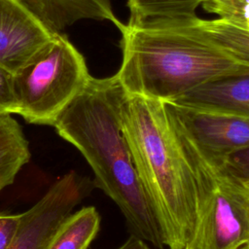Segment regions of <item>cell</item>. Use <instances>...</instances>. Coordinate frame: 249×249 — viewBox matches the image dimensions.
<instances>
[{
	"label": "cell",
	"mask_w": 249,
	"mask_h": 249,
	"mask_svg": "<svg viewBox=\"0 0 249 249\" xmlns=\"http://www.w3.org/2000/svg\"><path fill=\"white\" fill-rule=\"evenodd\" d=\"M53 35L22 0H0V65L15 73Z\"/></svg>",
	"instance_id": "cell-8"
},
{
	"label": "cell",
	"mask_w": 249,
	"mask_h": 249,
	"mask_svg": "<svg viewBox=\"0 0 249 249\" xmlns=\"http://www.w3.org/2000/svg\"><path fill=\"white\" fill-rule=\"evenodd\" d=\"M178 133L194 171L198 201L196 231L189 247L249 249V201L244 189L214 158Z\"/></svg>",
	"instance_id": "cell-5"
},
{
	"label": "cell",
	"mask_w": 249,
	"mask_h": 249,
	"mask_svg": "<svg viewBox=\"0 0 249 249\" xmlns=\"http://www.w3.org/2000/svg\"><path fill=\"white\" fill-rule=\"evenodd\" d=\"M90 182L70 171L54 182L28 210L8 249H47L60 224L90 189Z\"/></svg>",
	"instance_id": "cell-6"
},
{
	"label": "cell",
	"mask_w": 249,
	"mask_h": 249,
	"mask_svg": "<svg viewBox=\"0 0 249 249\" xmlns=\"http://www.w3.org/2000/svg\"><path fill=\"white\" fill-rule=\"evenodd\" d=\"M13 89V73L0 65V114H17Z\"/></svg>",
	"instance_id": "cell-17"
},
{
	"label": "cell",
	"mask_w": 249,
	"mask_h": 249,
	"mask_svg": "<svg viewBox=\"0 0 249 249\" xmlns=\"http://www.w3.org/2000/svg\"><path fill=\"white\" fill-rule=\"evenodd\" d=\"M86 60L61 32L13 74L17 114L27 123L53 125L89 77Z\"/></svg>",
	"instance_id": "cell-4"
},
{
	"label": "cell",
	"mask_w": 249,
	"mask_h": 249,
	"mask_svg": "<svg viewBox=\"0 0 249 249\" xmlns=\"http://www.w3.org/2000/svg\"><path fill=\"white\" fill-rule=\"evenodd\" d=\"M29 143L11 114H0V192L12 185L30 160Z\"/></svg>",
	"instance_id": "cell-12"
},
{
	"label": "cell",
	"mask_w": 249,
	"mask_h": 249,
	"mask_svg": "<svg viewBox=\"0 0 249 249\" xmlns=\"http://www.w3.org/2000/svg\"><path fill=\"white\" fill-rule=\"evenodd\" d=\"M175 127L214 159L249 146V119L162 101Z\"/></svg>",
	"instance_id": "cell-7"
},
{
	"label": "cell",
	"mask_w": 249,
	"mask_h": 249,
	"mask_svg": "<svg viewBox=\"0 0 249 249\" xmlns=\"http://www.w3.org/2000/svg\"><path fill=\"white\" fill-rule=\"evenodd\" d=\"M170 102L249 119V72L208 81Z\"/></svg>",
	"instance_id": "cell-9"
},
{
	"label": "cell",
	"mask_w": 249,
	"mask_h": 249,
	"mask_svg": "<svg viewBox=\"0 0 249 249\" xmlns=\"http://www.w3.org/2000/svg\"><path fill=\"white\" fill-rule=\"evenodd\" d=\"M171 19V18H170ZM190 28L201 35L235 62L249 67V30L223 18H182Z\"/></svg>",
	"instance_id": "cell-11"
},
{
	"label": "cell",
	"mask_w": 249,
	"mask_h": 249,
	"mask_svg": "<svg viewBox=\"0 0 249 249\" xmlns=\"http://www.w3.org/2000/svg\"><path fill=\"white\" fill-rule=\"evenodd\" d=\"M117 249H151L146 241L136 235L131 234V236L119 248Z\"/></svg>",
	"instance_id": "cell-19"
},
{
	"label": "cell",
	"mask_w": 249,
	"mask_h": 249,
	"mask_svg": "<svg viewBox=\"0 0 249 249\" xmlns=\"http://www.w3.org/2000/svg\"><path fill=\"white\" fill-rule=\"evenodd\" d=\"M20 214H0V249H8L20 222Z\"/></svg>",
	"instance_id": "cell-18"
},
{
	"label": "cell",
	"mask_w": 249,
	"mask_h": 249,
	"mask_svg": "<svg viewBox=\"0 0 249 249\" xmlns=\"http://www.w3.org/2000/svg\"><path fill=\"white\" fill-rule=\"evenodd\" d=\"M118 29L117 75L129 94L173 101L208 81L249 72L180 18L128 20Z\"/></svg>",
	"instance_id": "cell-3"
},
{
	"label": "cell",
	"mask_w": 249,
	"mask_h": 249,
	"mask_svg": "<svg viewBox=\"0 0 249 249\" xmlns=\"http://www.w3.org/2000/svg\"><path fill=\"white\" fill-rule=\"evenodd\" d=\"M215 160L229 177L240 186L249 188V146Z\"/></svg>",
	"instance_id": "cell-16"
},
{
	"label": "cell",
	"mask_w": 249,
	"mask_h": 249,
	"mask_svg": "<svg viewBox=\"0 0 249 249\" xmlns=\"http://www.w3.org/2000/svg\"><path fill=\"white\" fill-rule=\"evenodd\" d=\"M126 94L117 73L107 78L89 76L53 126L84 156L94 173L93 185L117 204L131 234L163 249L160 230L122 128Z\"/></svg>",
	"instance_id": "cell-1"
},
{
	"label": "cell",
	"mask_w": 249,
	"mask_h": 249,
	"mask_svg": "<svg viewBox=\"0 0 249 249\" xmlns=\"http://www.w3.org/2000/svg\"><path fill=\"white\" fill-rule=\"evenodd\" d=\"M203 0H127L129 20L182 18L196 17Z\"/></svg>",
	"instance_id": "cell-14"
},
{
	"label": "cell",
	"mask_w": 249,
	"mask_h": 249,
	"mask_svg": "<svg viewBox=\"0 0 249 249\" xmlns=\"http://www.w3.org/2000/svg\"><path fill=\"white\" fill-rule=\"evenodd\" d=\"M184 249H191V248H190V247H185Z\"/></svg>",
	"instance_id": "cell-21"
},
{
	"label": "cell",
	"mask_w": 249,
	"mask_h": 249,
	"mask_svg": "<svg viewBox=\"0 0 249 249\" xmlns=\"http://www.w3.org/2000/svg\"><path fill=\"white\" fill-rule=\"evenodd\" d=\"M122 128L132 160L168 249L193 242L198 201L193 168L162 101L127 93Z\"/></svg>",
	"instance_id": "cell-2"
},
{
	"label": "cell",
	"mask_w": 249,
	"mask_h": 249,
	"mask_svg": "<svg viewBox=\"0 0 249 249\" xmlns=\"http://www.w3.org/2000/svg\"><path fill=\"white\" fill-rule=\"evenodd\" d=\"M99 227L100 216L95 207H83L60 224L47 249H88Z\"/></svg>",
	"instance_id": "cell-13"
},
{
	"label": "cell",
	"mask_w": 249,
	"mask_h": 249,
	"mask_svg": "<svg viewBox=\"0 0 249 249\" xmlns=\"http://www.w3.org/2000/svg\"><path fill=\"white\" fill-rule=\"evenodd\" d=\"M29 10L53 33H59L81 19L109 20L122 26L109 0H22Z\"/></svg>",
	"instance_id": "cell-10"
},
{
	"label": "cell",
	"mask_w": 249,
	"mask_h": 249,
	"mask_svg": "<svg viewBox=\"0 0 249 249\" xmlns=\"http://www.w3.org/2000/svg\"><path fill=\"white\" fill-rule=\"evenodd\" d=\"M205 12L249 30V0H203Z\"/></svg>",
	"instance_id": "cell-15"
},
{
	"label": "cell",
	"mask_w": 249,
	"mask_h": 249,
	"mask_svg": "<svg viewBox=\"0 0 249 249\" xmlns=\"http://www.w3.org/2000/svg\"><path fill=\"white\" fill-rule=\"evenodd\" d=\"M242 187V186H241ZM243 189H244V191H245V194H246V196H247V199H248V201H249V188H246V187H242Z\"/></svg>",
	"instance_id": "cell-20"
}]
</instances>
